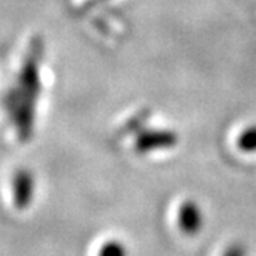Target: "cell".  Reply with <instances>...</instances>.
<instances>
[{"instance_id":"obj_1","label":"cell","mask_w":256,"mask_h":256,"mask_svg":"<svg viewBox=\"0 0 256 256\" xmlns=\"http://www.w3.org/2000/svg\"><path fill=\"white\" fill-rule=\"evenodd\" d=\"M42 60V42L39 39L30 40L24 56L19 62L12 82L2 96V110L6 114L17 140L26 144L34 132L36 100L40 91L39 64Z\"/></svg>"},{"instance_id":"obj_2","label":"cell","mask_w":256,"mask_h":256,"mask_svg":"<svg viewBox=\"0 0 256 256\" xmlns=\"http://www.w3.org/2000/svg\"><path fill=\"white\" fill-rule=\"evenodd\" d=\"M12 198L14 206L25 210L31 206L34 198V178L30 170H19L12 178Z\"/></svg>"},{"instance_id":"obj_3","label":"cell","mask_w":256,"mask_h":256,"mask_svg":"<svg viewBox=\"0 0 256 256\" xmlns=\"http://www.w3.org/2000/svg\"><path fill=\"white\" fill-rule=\"evenodd\" d=\"M179 228L186 234H198L204 227V214L194 200H186L179 208Z\"/></svg>"},{"instance_id":"obj_4","label":"cell","mask_w":256,"mask_h":256,"mask_svg":"<svg viewBox=\"0 0 256 256\" xmlns=\"http://www.w3.org/2000/svg\"><path fill=\"white\" fill-rule=\"evenodd\" d=\"M174 136L170 133H150V134H145L139 139L138 142V148L142 153H147L150 150L154 148H166V147H172L174 144Z\"/></svg>"},{"instance_id":"obj_5","label":"cell","mask_w":256,"mask_h":256,"mask_svg":"<svg viewBox=\"0 0 256 256\" xmlns=\"http://www.w3.org/2000/svg\"><path fill=\"white\" fill-rule=\"evenodd\" d=\"M98 256H128V252L125 248V246L119 241H108L105 242Z\"/></svg>"},{"instance_id":"obj_6","label":"cell","mask_w":256,"mask_h":256,"mask_svg":"<svg viewBox=\"0 0 256 256\" xmlns=\"http://www.w3.org/2000/svg\"><path fill=\"white\" fill-rule=\"evenodd\" d=\"M241 148L246 152H254L256 150V128L254 130H248L242 138H241Z\"/></svg>"},{"instance_id":"obj_7","label":"cell","mask_w":256,"mask_h":256,"mask_svg":"<svg viewBox=\"0 0 256 256\" xmlns=\"http://www.w3.org/2000/svg\"><path fill=\"white\" fill-rule=\"evenodd\" d=\"M246 254H247V252H246V248L241 244H233V246H230L226 250V253H224V256H246Z\"/></svg>"}]
</instances>
